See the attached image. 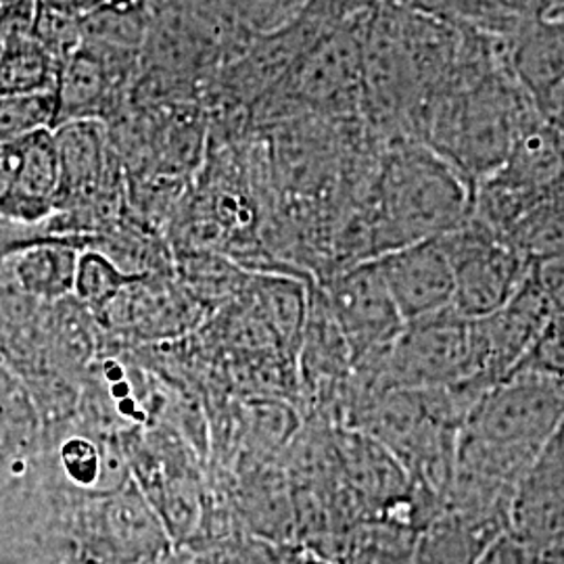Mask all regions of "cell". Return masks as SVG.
Instances as JSON below:
<instances>
[{"label":"cell","instance_id":"1","mask_svg":"<svg viewBox=\"0 0 564 564\" xmlns=\"http://www.w3.org/2000/svg\"><path fill=\"white\" fill-rule=\"evenodd\" d=\"M563 419V379L510 372L466 414L449 481L514 496L524 470Z\"/></svg>","mask_w":564,"mask_h":564},{"label":"cell","instance_id":"2","mask_svg":"<svg viewBox=\"0 0 564 564\" xmlns=\"http://www.w3.org/2000/svg\"><path fill=\"white\" fill-rule=\"evenodd\" d=\"M470 214L468 184L429 147L402 142L384 160L377 184V256L442 237L463 226Z\"/></svg>","mask_w":564,"mask_h":564},{"label":"cell","instance_id":"3","mask_svg":"<svg viewBox=\"0 0 564 564\" xmlns=\"http://www.w3.org/2000/svg\"><path fill=\"white\" fill-rule=\"evenodd\" d=\"M358 368L370 370V395L383 391H426L473 381L468 321L449 307L405 323L384 354Z\"/></svg>","mask_w":564,"mask_h":564},{"label":"cell","instance_id":"4","mask_svg":"<svg viewBox=\"0 0 564 564\" xmlns=\"http://www.w3.org/2000/svg\"><path fill=\"white\" fill-rule=\"evenodd\" d=\"M437 239L452 265V307L466 321L494 314L523 284L529 262L484 224L468 218Z\"/></svg>","mask_w":564,"mask_h":564},{"label":"cell","instance_id":"5","mask_svg":"<svg viewBox=\"0 0 564 564\" xmlns=\"http://www.w3.org/2000/svg\"><path fill=\"white\" fill-rule=\"evenodd\" d=\"M324 303L354 366L384 354L405 324L375 258L333 276L324 289Z\"/></svg>","mask_w":564,"mask_h":564},{"label":"cell","instance_id":"6","mask_svg":"<svg viewBox=\"0 0 564 564\" xmlns=\"http://www.w3.org/2000/svg\"><path fill=\"white\" fill-rule=\"evenodd\" d=\"M550 318V307L527 274L510 302L494 314L468 321L473 381L494 387L506 379Z\"/></svg>","mask_w":564,"mask_h":564},{"label":"cell","instance_id":"7","mask_svg":"<svg viewBox=\"0 0 564 564\" xmlns=\"http://www.w3.org/2000/svg\"><path fill=\"white\" fill-rule=\"evenodd\" d=\"M564 531V419L524 470L510 502L508 533L538 554Z\"/></svg>","mask_w":564,"mask_h":564},{"label":"cell","instance_id":"8","mask_svg":"<svg viewBox=\"0 0 564 564\" xmlns=\"http://www.w3.org/2000/svg\"><path fill=\"white\" fill-rule=\"evenodd\" d=\"M375 260L403 323H414L452 307V265L437 237L384 251Z\"/></svg>","mask_w":564,"mask_h":564},{"label":"cell","instance_id":"9","mask_svg":"<svg viewBox=\"0 0 564 564\" xmlns=\"http://www.w3.org/2000/svg\"><path fill=\"white\" fill-rule=\"evenodd\" d=\"M13 167L0 193V216L11 223L41 226L57 214L59 160L53 130L11 142Z\"/></svg>","mask_w":564,"mask_h":564},{"label":"cell","instance_id":"10","mask_svg":"<svg viewBox=\"0 0 564 564\" xmlns=\"http://www.w3.org/2000/svg\"><path fill=\"white\" fill-rule=\"evenodd\" d=\"M506 72L533 102L564 78V21L542 13H523L506 34Z\"/></svg>","mask_w":564,"mask_h":564},{"label":"cell","instance_id":"11","mask_svg":"<svg viewBox=\"0 0 564 564\" xmlns=\"http://www.w3.org/2000/svg\"><path fill=\"white\" fill-rule=\"evenodd\" d=\"M90 241L93 237L48 235L13 253L0 265V274L39 302H61L74 295L82 249L90 247Z\"/></svg>","mask_w":564,"mask_h":564},{"label":"cell","instance_id":"12","mask_svg":"<svg viewBox=\"0 0 564 564\" xmlns=\"http://www.w3.org/2000/svg\"><path fill=\"white\" fill-rule=\"evenodd\" d=\"M42 426L28 384L0 360V468L25 463L41 445Z\"/></svg>","mask_w":564,"mask_h":564},{"label":"cell","instance_id":"13","mask_svg":"<svg viewBox=\"0 0 564 564\" xmlns=\"http://www.w3.org/2000/svg\"><path fill=\"white\" fill-rule=\"evenodd\" d=\"M524 262L564 258V191L533 203L500 237Z\"/></svg>","mask_w":564,"mask_h":564},{"label":"cell","instance_id":"14","mask_svg":"<svg viewBox=\"0 0 564 564\" xmlns=\"http://www.w3.org/2000/svg\"><path fill=\"white\" fill-rule=\"evenodd\" d=\"M419 531L389 523L370 521L351 529L339 544L335 564H414Z\"/></svg>","mask_w":564,"mask_h":564},{"label":"cell","instance_id":"15","mask_svg":"<svg viewBox=\"0 0 564 564\" xmlns=\"http://www.w3.org/2000/svg\"><path fill=\"white\" fill-rule=\"evenodd\" d=\"M59 61L51 57L34 36L0 46V97L55 93Z\"/></svg>","mask_w":564,"mask_h":564},{"label":"cell","instance_id":"16","mask_svg":"<svg viewBox=\"0 0 564 564\" xmlns=\"http://www.w3.org/2000/svg\"><path fill=\"white\" fill-rule=\"evenodd\" d=\"M489 545L456 517L442 512L419 533L414 564H477Z\"/></svg>","mask_w":564,"mask_h":564},{"label":"cell","instance_id":"17","mask_svg":"<svg viewBox=\"0 0 564 564\" xmlns=\"http://www.w3.org/2000/svg\"><path fill=\"white\" fill-rule=\"evenodd\" d=\"M141 279L139 274H128L109 256L99 249H82L76 282H74V297L93 312H101L109 307L113 300L130 282Z\"/></svg>","mask_w":564,"mask_h":564},{"label":"cell","instance_id":"18","mask_svg":"<svg viewBox=\"0 0 564 564\" xmlns=\"http://www.w3.org/2000/svg\"><path fill=\"white\" fill-rule=\"evenodd\" d=\"M55 93L0 97V144L21 141L34 132L53 130Z\"/></svg>","mask_w":564,"mask_h":564},{"label":"cell","instance_id":"19","mask_svg":"<svg viewBox=\"0 0 564 564\" xmlns=\"http://www.w3.org/2000/svg\"><path fill=\"white\" fill-rule=\"evenodd\" d=\"M32 36L61 65L82 46V18L39 2Z\"/></svg>","mask_w":564,"mask_h":564},{"label":"cell","instance_id":"20","mask_svg":"<svg viewBox=\"0 0 564 564\" xmlns=\"http://www.w3.org/2000/svg\"><path fill=\"white\" fill-rule=\"evenodd\" d=\"M512 372H540L564 381V314H554Z\"/></svg>","mask_w":564,"mask_h":564},{"label":"cell","instance_id":"21","mask_svg":"<svg viewBox=\"0 0 564 564\" xmlns=\"http://www.w3.org/2000/svg\"><path fill=\"white\" fill-rule=\"evenodd\" d=\"M529 281L538 289L552 316L564 314V258L529 263Z\"/></svg>","mask_w":564,"mask_h":564},{"label":"cell","instance_id":"22","mask_svg":"<svg viewBox=\"0 0 564 564\" xmlns=\"http://www.w3.org/2000/svg\"><path fill=\"white\" fill-rule=\"evenodd\" d=\"M39 18V0H0V46L30 39Z\"/></svg>","mask_w":564,"mask_h":564},{"label":"cell","instance_id":"23","mask_svg":"<svg viewBox=\"0 0 564 564\" xmlns=\"http://www.w3.org/2000/svg\"><path fill=\"white\" fill-rule=\"evenodd\" d=\"M477 564H538L529 547H524L517 538L505 533L481 554Z\"/></svg>","mask_w":564,"mask_h":564},{"label":"cell","instance_id":"24","mask_svg":"<svg viewBox=\"0 0 564 564\" xmlns=\"http://www.w3.org/2000/svg\"><path fill=\"white\" fill-rule=\"evenodd\" d=\"M531 105H533L535 113L547 126H552L554 130H558V132L564 134V78L561 82H556L552 88H547L544 95L538 97Z\"/></svg>","mask_w":564,"mask_h":564},{"label":"cell","instance_id":"25","mask_svg":"<svg viewBox=\"0 0 564 564\" xmlns=\"http://www.w3.org/2000/svg\"><path fill=\"white\" fill-rule=\"evenodd\" d=\"M11 167H13V153L9 144H0V193L7 186L9 176H11Z\"/></svg>","mask_w":564,"mask_h":564},{"label":"cell","instance_id":"26","mask_svg":"<svg viewBox=\"0 0 564 564\" xmlns=\"http://www.w3.org/2000/svg\"><path fill=\"white\" fill-rule=\"evenodd\" d=\"M289 564H335L330 558H326L323 554H318V552H314V550H302V552H297Z\"/></svg>","mask_w":564,"mask_h":564},{"label":"cell","instance_id":"27","mask_svg":"<svg viewBox=\"0 0 564 564\" xmlns=\"http://www.w3.org/2000/svg\"><path fill=\"white\" fill-rule=\"evenodd\" d=\"M542 15H550V18H558V20L564 21V0L561 4H556L554 9H550V11H544Z\"/></svg>","mask_w":564,"mask_h":564}]
</instances>
